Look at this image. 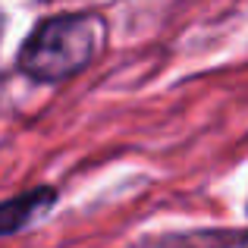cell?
Listing matches in <instances>:
<instances>
[{"mask_svg":"<svg viewBox=\"0 0 248 248\" xmlns=\"http://www.w3.org/2000/svg\"><path fill=\"white\" fill-rule=\"evenodd\" d=\"M107 44V22L97 13H60L41 19L22 41L19 73L35 82H66L88 69Z\"/></svg>","mask_w":248,"mask_h":248,"instance_id":"6da1fadb","label":"cell"},{"mask_svg":"<svg viewBox=\"0 0 248 248\" xmlns=\"http://www.w3.org/2000/svg\"><path fill=\"white\" fill-rule=\"evenodd\" d=\"M54 201H57V188H50V186H38V188L16 195V198L0 201V236H13V232L25 230L44 211H50Z\"/></svg>","mask_w":248,"mask_h":248,"instance_id":"7a4b0ae2","label":"cell"}]
</instances>
